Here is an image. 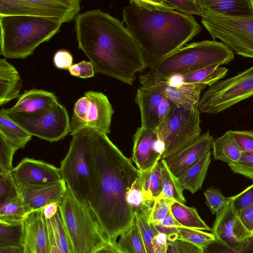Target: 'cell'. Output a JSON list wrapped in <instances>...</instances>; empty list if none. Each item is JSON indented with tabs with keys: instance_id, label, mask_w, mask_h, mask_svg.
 <instances>
[{
	"instance_id": "6",
	"label": "cell",
	"mask_w": 253,
	"mask_h": 253,
	"mask_svg": "<svg viewBox=\"0 0 253 253\" xmlns=\"http://www.w3.org/2000/svg\"><path fill=\"white\" fill-rule=\"evenodd\" d=\"M234 59V51L224 43L205 40L185 44L150 68L148 72L169 77L214 64H228Z\"/></svg>"
},
{
	"instance_id": "54",
	"label": "cell",
	"mask_w": 253,
	"mask_h": 253,
	"mask_svg": "<svg viewBox=\"0 0 253 253\" xmlns=\"http://www.w3.org/2000/svg\"><path fill=\"white\" fill-rule=\"evenodd\" d=\"M42 213L46 219L51 218L59 210V205L57 203L49 204L42 209Z\"/></svg>"
},
{
	"instance_id": "39",
	"label": "cell",
	"mask_w": 253,
	"mask_h": 253,
	"mask_svg": "<svg viewBox=\"0 0 253 253\" xmlns=\"http://www.w3.org/2000/svg\"><path fill=\"white\" fill-rule=\"evenodd\" d=\"M206 202L212 214H216L231 200V197H226L218 188L210 187L204 192Z\"/></svg>"
},
{
	"instance_id": "15",
	"label": "cell",
	"mask_w": 253,
	"mask_h": 253,
	"mask_svg": "<svg viewBox=\"0 0 253 253\" xmlns=\"http://www.w3.org/2000/svg\"><path fill=\"white\" fill-rule=\"evenodd\" d=\"M216 240L233 249L239 247L253 234L245 226L235 210L232 200L216 214L211 230Z\"/></svg>"
},
{
	"instance_id": "29",
	"label": "cell",
	"mask_w": 253,
	"mask_h": 253,
	"mask_svg": "<svg viewBox=\"0 0 253 253\" xmlns=\"http://www.w3.org/2000/svg\"><path fill=\"white\" fill-rule=\"evenodd\" d=\"M139 180L144 196L156 200L162 192V164L161 160L148 169L140 171Z\"/></svg>"
},
{
	"instance_id": "17",
	"label": "cell",
	"mask_w": 253,
	"mask_h": 253,
	"mask_svg": "<svg viewBox=\"0 0 253 253\" xmlns=\"http://www.w3.org/2000/svg\"><path fill=\"white\" fill-rule=\"evenodd\" d=\"M135 102L141 114V126L152 130L157 129L173 105L162 94L142 86L137 90Z\"/></svg>"
},
{
	"instance_id": "21",
	"label": "cell",
	"mask_w": 253,
	"mask_h": 253,
	"mask_svg": "<svg viewBox=\"0 0 253 253\" xmlns=\"http://www.w3.org/2000/svg\"><path fill=\"white\" fill-rule=\"evenodd\" d=\"M213 139L208 131L192 144L181 149L166 160L172 173L177 177L183 171L211 150Z\"/></svg>"
},
{
	"instance_id": "46",
	"label": "cell",
	"mask_w": 253,
	"mask_h": 253,
	"mask_svg": "<svg viewBox=\"0 0 253 253\" xmlns=\"http://www.w3.org/2000/svg\"><path fill=\"white\" fill-rule=\"evenodd\" d=\"M231 132L244 152L253 155V131L252 130H231Z\"/></svg>"
},
{
	"instance_id": "10",
	"label": "cell",
	"mask_w": 253,
	"mask_h": 253,
	"mask_svg": "<svg viewBox=\"0 0 253 253\" xmlns=\"http://www.w3.org/2000/svg\"><path fill=\"white\" fill-rule=\"evenodd\" d=\"M252 96L253 66L210 86L200 98L198 109L201 113L217 114Z\"/></svg>"
},
{
	"instance_id": "4",
	"label": "cell",
	"mask_w": 253,
	"mask_h": 253,
	"mask_svg": "<svg viewBox=\"0 0 253 253\" xmlns=\"http://www.w3.org/2000/svg\"><path fill=\"white\" fill-rule=\"evenodd\" d=\"M62 24L55 18L0 16V54L11 59L32 55L40 44L59 32Z\"/></svg>"
},
{
	"instance_id": "47",
	"label": "cell",
	"mask_w": 253,
	"mask_h": 253,
	"mask_svg": "<svg viewBox=\"0 0 253 253\" xmlns=\"http://www.w3.org/2000/svg\"><path fill=\"white\" fill-rule=\"evenodd\" d=\"M166 253H203V250L201 248L178 239L174 242H168Z\"/></svg>"
},
{
	"instance_id": "45",
	"label": "cell",
	"mask_w": 253,
	"mask_h": 253,
	"mask_svg": "<svg viewBox=\"0 0 253 253\" xmlns=\"http://www.w3.org/2000/svg\"><path fill=\"white\" fill-rule=\"evenodd\" d=\"M232 200L239 214L253 202V183L237 195L232 196Z\"/></svg>"
},
{
	"instance_id": "40",
	"label": "cell",
	"mask_w": 253,
	"mask_h": 253,
	"mask_svg": "<svg viewBox=\"0 0 253 253\" xmlns=\"http://www.w3.org/2000/svg\"><path fill=\"white\" fill-rule=\"evenodd\" d=\"M11 172H0V202L20 195Z\"/></svg>"
},
{
	"instance_id": "16",
	"label": "cell",
	"mask_w": 253,
	"mask_h": 253,
	"mask_svg": "<svg viewBox=\"0 0 253 253\" xmlns=\"http://www.w3.org/2000/svg\"><path fill=\"white\" fill-rule=\"evenodd\" d=\"M165 150L162 135L141 126L133 135L132 160L139 171L148 169L159 162Z\"/></svg>"
},
{
	"instance_id": "26",
	"label": "cell",
	"mask_w": 253,
	"mask_h": 253,
	"mask_svg": "<svg viewBox=\"0 0 253 253\" xmlns=\"http://www.w3.org/2000/svg\"><path fill=\"white\" fill-rule=\"evenodd\" d=\"M46 222L50 253H73L63 226L60 210L51 218L46 219Z\"/></svg>"
},
{
	"instance_id": "55",
	"label": "cell",
	"mask_w": 253,
	"mask_h": 253,
	"mask_svg": "<svg viewBox=\"0 0 253 253\" xmlns=\"http://www.w3.org/2000/svg\"><path fill=\"white\" fill-rule=\"evenodd\" d=\"M153 224L159 233H164L167 236L173 233H178V228L177 227L167 226L163 225L160 222Z\"/></svg>"
},
{
	"instance_id": "59",
	"label": "cell",
	"mask_w": 253,
	"mask_h": 253,
	"mask_svg": "<svg viewBox=\"0 0 253 253\" xmlns=\"http://www.w3.org/2000/svg\"><path fill=\"white\" fill-rule=\"evenodd\" d=\"M252 3H253V0H252Z\"/></svg>"
},
{
	"instance_id": "9",
	"label": "cell",
	"mask_w": 253,
	"mask_h": 253,
	"mask_svg": "<svg viewBox=\"0 0 253 253\" xmlns=\"http://www.w3.org/2000/svg\"><path fill=\"white\" fill-rule=\"evenodd\" d=\"M198 107L186 108L173 105L170 112L157 128L165 143L162 159H167L189 146L201 135Z\"/></svg>"
},
{
	"instance_id": "31",
	"label": "cell",
	"mask_w": 253,
	"mask_h": 253,
	"mask_svg": "<svg viewBox=\"0 0 253 253\" xmlns=\"http://www.w3.org/2000/svg\"><path fill=\"white\" fill-rule=\"evenodd\" d=\"M170 211L175 219L182 227L201 230H210L211 228L202 219L194 207L174 201Z\"/></svg>"
},
{
	"instance_id": "48",
	"label": "cell",
	"mask_w": 253,
	"mask_h": 253,
	"mask_svg": "<svg viewBox=\"0 0 253 253\" xmlns=\"http://www.w3.org/2000/svg\"><path fill=\"white\" fill-rule=\"evenodd\" d=\"M68 71L71 76L82 79L93 77L95 73L92 64L85 60L73 64Z\"/></svg>"
},
{
	"instance_id": "33",
	"label": "cell",
	"mask_w": 253,
	"mask_h": 253,
	"mask_svg": "<svg viewBox=\"0 0 253 253\" xmlns=\"http://www.w3.org/2000/svg\"><path fill=\"white\" fill-rule=\"evenodd\" d=\"M28 213L20 195L0 202V222L9 224L22 222Z\"/></svg>"
},
{
	"instance_id": "35",
	"label": "cell",
	"mask_w": 253,
	"mask_h": 253,
	"mask_svg": "<svg viewBox=\"0 0 253 253\" xmlns=\"http://www.w3.org/2000/svg\"><path fill=\"white\" fill-rule=\"evenodd\" d=\"M22 222L9 224L0 222V248L23 251Z\"/></svg>"
},
{
	"instance_id": "23",
	"label": "cell",
	"mask_w": 253,
	"mask_h": 253,
	"mask_svg": "<svg viewBox=\"0 0 253 253\" xmlns=\"http://www.w3.org/2000/svg\"><path fill=\"white\" fill-rule=\"evenodd\" d=\"M203 12L243 17H253L252 0H196Z\"/></svg>"
},
{
	"instance_id": "2",
	"label": "cell",
	"mask_w": 253,
	"mask_h": 253,
	"mask_svg": "<svg viewBox=\"0 0 253 253\" xmlns=\"http://www.w3.org/2000/svg\"><path fill=\"white\" fill-rule=\"evenodd\" d=\"M75 30L78 47L95 73L132 85L136 74L147 67L124 22L100 9L79 13L75 18Z\"/></svg>"
},
{
	"instance_id": "30",
	"label": "cell",
	"mask_w": 253,
	"mask_h": 253,
	"mask_svg": "<svg viewBox=\"0 0 253 253\" xmlns=\"http://www.w3.org/2000/svg\"><path fill=\"white\" fill-rule=\"evenodd\" d=\"M219 66L214 64L181 75L182 80L185 83L205 84L210 87L224 78L228 72L227 68Z\"/></svg>"
},
{
	"instance_id": "14",
	"label": "cell",
	"mask_w": 253,
	"mask_h": 253,
	"mask_svg": "<svg viewBox=\"0 0 253 253\" xmlns=\"http://www.w3.org/2000/svg\"><path fill=\"white\" fill-rule=\"evenodd\" d=\"M138 80L140 86L159 93L174 105L188 109L198 107L201 93L207 86L185 83L181 75L163 77L147 72Z\"/></svg>"
},
{
	"instance_id": "1",
	"label": "cell",
	"mask_w": 253,
	"mask_h": 253,
	"mask_svg": "<svg viewBox=\"0 0 253 253\" xmlns=\"http://www.w3.org/2000/svg\"><path fill=\"white\" fill-rule=\"evenodd\" d=\"M87 128L93 185L86 203L108 240L117 242L135 217L126 195L140 171L106 134Z\"/></svg>"
},
{
	"instance_id": "27",
	"label": "cell",
	"mask_w": 253,
	"mask_h": 253,
	"mask_svg": "<svg viewBox=\"0 0 253 253\" xmlns=\"http://www.w3.org/2000/svg\"><path fill=\"white\" fill-rule=\"evenodd\" d=\"M212 155L216 160L231 164L238 161L244 151L236 141L231 130L213 140Z\"/></svg>"
},
{
	"instance_id": "28",
	"label": "cell",
	"mask_w": 253,
	"mask_h": 253,
	"mask_svg": "<svg viewBox=\"0 0 253 253\" xmlns=\"http://www.w3.org/2000/svg\"><path fill=\"white\" fill-rule=\"evenodd\" d=\"M0 135L17 150L24 149L32 137L8 116L4 108L0 110Z\"/></svg>"
},
{
	"instance_id": "25",
	"label": "cell",
	"mask_w": 253,
	"mask_h": 253,
	"mask_svg": "<svg viewBox=\"0 0 253 253\" xmlns=\"http://www.w3.org/2000/svg\"><path fill=\"white\" fill-rule=\"evenodd\" d=\"M211 156L210 150L177 177L183 190L194 194L201 188L211 163Z\"/></svg>"
},
{
	"instance_id": "44",
	"label": "cell",
	"mask_w": 253,
	"mask_h": 253,
	"mask_svg": "<svg viewBox=\"0 0 253 253\" xmlns=\"http://www.w3.org/2000/svg\"><path fill=\"white\" fill-rule=\"evenodd\" d=\"M165 2L180 13L187 15L202 16L203 11L196 0H165Z\"/></svg>"
},
{
	"instance_id": "57",
	"label": "cell",
	"mask_w": 253,
	"mask_h": 253,
	"mask_svg": "<svg viewBox=\"0 0 253 253\" xmlns=\"http://www.w3.org/2000/svg\"><path fill=\"white\" fill-rule=\"evenodd\" d=\"M160 223L163 225L167 226L177 228L182 227V225L173 217L170 211L166 217L163 219Z\"/></svg>"
},
{
	"instance_id": "49",
	"label": "cell",
	"mask_w": 253,
	"mask_h": 253,
	"mask_svg": "<svg viewBox=\"0 0 253 253\" xmlns=\"http://www.w3.org/2000/svg\"><path fill=\"white\" fill-rule=\"evenodd\" d=\"M73 56L65 50L57 51L53 56V63L55 66L59 69L69 70L73 65Z\"/></svg>"
},
{
	"instance_id": "24",
	"label": "cell",
	"mask_w": 253,
	"mask_h": 253,
	"mask_svg": "<svg viewBox=\"0 0 253 253\" xmlns=\"http://www.w3.org/2000/svg\"><path fill=\"white\" fill-rule=\"evenodd\" d=\"M22 80L16 69L6 58L0 59V105L18 98Z\"/></svg>"
},
{
	"instance_id": "8",
	"label": "cell",
	"mask_w": 253,
	"mask_h": 253,
	"mask_svg": "<svg viewBox=\"0 0 253 253\" xmlns=\"http://www.w3.org/2000/svg\"><path fill=\"white\" fill-rule=\"evenodd\" d=\"M201 22L213 41L221 42L242 56L253 58V17L203 12Z\"/></svg>"
},
{
	"instance_id": "42",
	"label": "cell",
	"mask_w": 253,
	"mask_h": 253,
	"mask_svg": "<svg viewBox=\"0 0 253 253\" xmlns=\"http://www.w3.org/2000/svg\"><path fill=\"white\" fill-rule=\"evenodd\" d=\"M228 165L234 173L253 180V155L244 152L238 161Z\"/></svg>"
},
{
	"instance_id": "32",
	"label": "cell",
	"mask_w": 253,
	"mask_h": 253,
	"mask_svg": "<svg viewBox=\"0 0 253 253\" xmlns=\"http://www.w3.org/2000/svg\"><path fill=\"white\" fill-rule=\"evenodd\" d=\"M161 162L162 190L158 199L172 200L184 204L186 200L183 194L184 190L181 187L177 177L169 170L166 159L161 160Z\"/></svg>"
},
{
	"instance_id": "7",
	"label": "cell",
	"mask_w": 253,
	"mask_h": 253,
	"mask_svg": "<svg viewBox=\"0 0 253 253\" xmlns=\"http://www.w3.org/2000/svg\"><path fill=\"white\" fill-rule=\"evenodd\" d=\"M72 138L59 168L62 179L73 193L85 203L92 189L87 127L70 134Z\"/></svg>"
},
{
	"instance_id": "36",
	"label": "cell",
	"mask_w": 253,
	"mask_h": 253,
	"mask_svg": "<svg viewBox=\"0 0 253 253\" xmlns=\"http://www.w3.org/2000/svg\"><path fill=\"white\" fill-rule=\"evenodd\" d=\"M126 200L134 213H138L150 217L156 200L146 198L142 191L139 176L127 190Z\"/></svg>"
},
{
	"instance_id": "20",
	"label": "cell",
	"mask_w": 253,
	"mask_h": 253,
	"mask_svg": "<svg viewBox=\"0 0 253 253\" xmlns=\"http://www.w3.org/2000/svg\"><path fill=\"white\" fill-rule=\"evenodd\" d=\"M17 187L28 213L52 203L59 204L67 190L63 180L46 185H22Z\"/></svg>"
},
{
	"instance_id": "18",
	"label": "cell",
	"mask_w": 253,
	"mask_h": 253,
	"mask_svg": "<svg viewBox=\"0 0 253 253\" xmlns=\"http://www.w3.org/2000/svg\"><path fill=\"white\" fill-rule=\"evenodd\" d=\"M11 173L17 186L46 185L63 180L59 168L29 158L23 159L13 168Z\"/></svg>"
},
{
	"instance_id": "51",
	"label": "cell",
	"mask_w": 253,
	"mask_h": 253,
	"mask_svg": "<svg viewBox=\"0 0 253 253\" xmlns=\"http://www.w3.org/2000/svg\"><path fill=\"white\" fill-rule=\"evenodd\" d=\"M154 253H166L168 248L167 235L158 232L153 240Z\"/></svg>"
},
{
	"instance_id": "3",
	"label": "cell",
	"mask_w": 253,
	"mask_h": 253,
	"mask_svg": "<svg viewBox=\"0 0 253 253\" xmlns=\"http://www.w3.org/2000/svg\"><path fill=\"white\" fill-rule=\"evenodd\" d=\"M123 9V22L137 43L151 68L191 41L202 31L193 16L175 10L146 8L129 1Z\"/></svg>"
},
{
	"instance_id": "53",
	"label": "cell",
	"mask_w": 253,
	"mask_h": 253,
	"mask_svg": "<svg viewBox=\"0 0 253 253\" xmlns=\"http://www.w3.org/2000/svg\"><path fill=\"white\" fill-rule=\"evenodd\" d=\"M91 253H125L118 246L117 242L109 241Z\"/></svg>"
},
{
	"instance_id": "38",
	"label": "cell",
	"mask_w": 253,
	"mask_h": 253,
	"mask_svg": "<svg viewBox=\"0 0 253 253\" xmlns=\"http://www.w3.org/2000/svg\"><path fill=\"white\" fill-rule=\"evenodd\" d=\"M146 253H154L153 240L154 236L159 232L154 225L149 222V217L134 212Z\"/></svg>"
},
{
	"instance_id": "12",
	"label": "cell",
	"mask_w": 253,
	"mask_h": 253,
	"mask_svg": "<svg viewBox=\"0 0 253 253\" xmlns=\"http://www.w3.org/2000/svg\"><path fill=\"white\" fill-rule=\"evenodd\" d=\"M114 113L112 105L106 95L95 91H86L74 104L70 134L80 129L89 127L107 135L111 132Z\"/></svg>"
},
{
	"instance_id": "56",
	"label": "cell",
	"mask_w": 253,
	"mask_h": 253,
	"mask_svg": "<svg viewBox=\"0 0 253 253\" xmlns=\"http://www.w3.org/2000/svg\"><path fill=\"white\" fill-rule=\"evenodd\" d=\"M234 253H253V236L246 240Z\"/></svg>"
},
{
	"instance_id": "13",
	"label": "cell",
	"mask_w": 253,
	"mask_h": 253,
	"mask_svg": "<svg viewBox=\"0 0 253 253\" xmlns=\"http://www.w3.org/2000/svg\"><path fill=\"white\" fill-rule=\"evenodd\" d=\"M80 0H0V16L26 15L55 18L62 23L75 19Z\"/></svg>"
},
{
	"instance_id": "37",
	"label": "cell",
	"mask_w": 253,
	"mask_h": 253,
	"mask_svg": "<svg viewBox=\"0 0 253 253\" xmlns=\"http://www.w3.org/2000/svg\"><path fill=\"white\" fill-rule=\"evenodd\" d=\"M178 239L189 242L202 249L216 240L212 233L184 227H178Z\"/></svg>"
},
{
	"instance_id": "52",
	"label": "cell",
	"mask_w": 253,
	"mask_h": 253,
	"mask_svg": "<svg viewBox=\"0 0 253 253\" xmlns=\"http://www.w3.org/2000/svg\"><path fill=\"white\" fill-rule=\"evenodd\" d=\"M238 214L245 226L253 234V202Z\"/></svg>"
},
{
	"instance_id": "43",
	"label": "cell",
	"mask_w": 253,
	"mask_h": 253,
	"mask_svg": "<svg viewBox=\"0 0 253 253\" xmlns=\"http://www.w3.org/2000/svg\"><path fill=\"white\" fill-rule=\"evenodd\" d=\"M174 201L167 199H157L155 200L149 218L150 223L160 222L168 215Z\"/></svg>"
},
{
	"instance_id": "41",
	"label": "cell",
	"mask_w": 253,
	"mask_h": 253,
	"mask_svg": "<svg viewBox=\"0 0 253 253\" xmlns=\"http://www.w3.org/2000/svg\"><path fill=\"white\" fill-rule=\"evenodd\" d=\"M17 150L0 135V172H10L13 169V157Z\"/></svg>"
},
{
	"instance_id": "11",
	"label": "cell",
	"mask_w": 253,
	"mask_h": 253,
	"mask_svg": "<svg viewBox=\"0 0 253 253\" xmlns=\"http://www.w3.org/2000/svg\"><path fill=\"white\" fill-rule=\"evenodd\" d=\"M8 116L32 136L52 142L70 133V120L64 106L58 101L47 110L34 114L10 112Z\"/></svg>"
},
{
	"instance_id": "58",
	"label": "cell",
	"mask_w": 253,
	"mask_h": 253,
	"mask_svg": "<svg viewBox=\"0 0 253 253\" xmlns=\"http://www.w3.org/2000/svg\"><path fill=\"white\" fill-rule=\"evenodd\" d=\"M0 253H23V251H17L11 249L0 248Z\"/></svg>"
},
{
	"instance_id": "19",
	"label": "cell",
	"mask_w": 253,
	"mask_h": 253,
	"mask_svg": "<svg viewBox=\"0 0 253 253\" xmlns=\"http://www.w3.org/2000/svg\"><path fill=\"white\" fill-rule=\"evenodd\" d=\"M42 209L28 213L23 219V253H50L46 219Z\"/></svg>"
},
{
	"instance_id": "5",
	"label": "cell",
	"mask_w": 253,
	"mask_h": 253,
	"mask_svg": "<svg viewBox=\"0 0 253 253\" xmlns=\"http://www.w3.org/2000/svg\"><path fill=\"white\" fill-rule=\"evenodd\" d=\"M59 205L73 253H91L109 241L86 203L67 186Z\"/></svg>"
},
{
	"instance_id": "34",
	"label": "cell",
	"mask_w": 253,
	"mask_h": 253,
	"mask_svg": "<svg viewBox=\"0 0 253 253\" xmlns=\"http://www.w3.org/2000/svg\"><path fill=\"white\" fill-rule=\"evenodd\" d=\"M120 237L117 244L125 253H146L135 216L130 226Z\"/></svg>"
},
{
	"instance_id": "22",
	"label": "cell",
	"mask_w": 253,
	"mask_h": 253,
	"mask_svg": "<svg viewBox=\"0 0 253 253\" xmlns=\"http://www.w3.org/2000/svg\"><path fill=\"white\" fill-rule=\"evenodd\" d=\"M58 100L52 92L43 89L25 90L16 104L7 110L19 113L34 114L45 111Z\"/></svg>"
},
{
	"instance_id": "50",
	"label": "cell",
	"mask_w": 253,
	"mask_h": 253,
	"mask_svg": "<svg viewBox=\"0 0 253 253\" xmlns=\"http://www.w3.org/2000/svg\"><path fill=\"white\" fill-rule=\"evenodd\" d=\"M132 1L146 8L158 10H174L165 2V0H132Z\"/></svg>"
}]
</instances>
